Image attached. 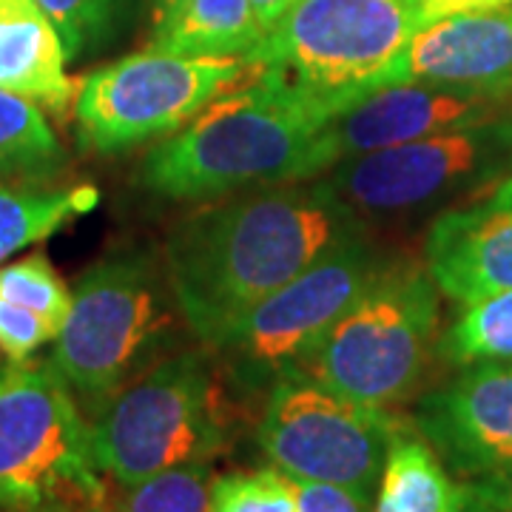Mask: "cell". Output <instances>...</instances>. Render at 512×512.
<instances>
[{
	"mask_svg": "<svg viewBox=\"0 0 512 512\" xmlns=\"http://www.w3.org/2000/svg\"><path fill=\"white\" fill-rule=\"evenodd\" d=\"M66 46L37 0H0V89L46 106L74 109L77 83L66 74Z\"/></svg>",
	"mask_w": 512,
	"mask_h": 512,
	"instance_id": "16",
	"label": "cell"
},
{
	"mask_svg": "<svg viewBox=\"0 0 512 512\" xmlns=\"http://www.w3.org/2000/svg\"><path fill=\"white\" fill-rule=\"evenodd\" d=\"M512 117V92L396 83L367 94L322 128V174L367 151Z\"/></svg>",
	"mask_w": 512,
	"mask_h": 512,
	"instance_id": "12",
	"label": "cell"
},
{
	"mask_svg": "<svg viewBox=\"0 0 512 512\" xmlns=\"http://www.w3.org/2000/svg\"><path fill=\"white\" fill-rule=\"evenodd\" d=\"M177 313L165 259L148 251L103 256L80 274L49 359L72 393L100 410L160 362Z\"/></svg>",
	"mask_w": 512,
	"mask_h": 512,
	"instance_id": "3",
	"label": "cell"
},
{
	"mask_svg": "<svg viewBox=\"0 0 512 512\" xmlns=\"http://www.w3.org/2000/svg\"><path fill=\"white\" fill-rule=\"evenodd\" d=\"M46 180H0V265L86 217L100 202V191L92 183L52 185Z\"/></svg>",
	"mask_w": 512,
	"mask_h": 512,
	"instance_id": "18",
	"label": "cell"
},
{
	"mask_svg": "<svg viewBox=\"0 0 512 512\" xmlns=\"http://www.w3.org/2000/svg\"><path fill=\"white\" fill-rule=\"evenodd\" d=\"M342 114L276 66L256 69L188 126L148 151L137 180L148 194L208 202L322 174V128Z\"/></svg>",
	"mask_w": 512,
	"mask_h": 512,
	"instance_id": "2",
	"label": "cell"
},
{
	"mask_svg": "<svg viewBox=\"0 0 512 512\" xmlns=\"http://www.w3.org/2000/svg\"><path fill=\"white\" fill-rule=\"evenodd\" d=\"M402 427L384 407L353 402L291 370L271 384L256 441L285 476L342 484L373 498Z\"/></svg>",
	"mask_w": 512,
	"mask_h": 512,
	"instance_id": "9",
	"label": "cell"
},
{
	"mask_svg": "<svg viewBox=\"0 0 512 512\" xmlns=\"http://www.w3.org/2000/svg\"><path fill=\"white\" fill-rule=\"evenodd\" d=\"M211 461L174 467L126 487L120 512H211Z\"/></svg>",
	"mask_w": 512,
	"mask_h": 512,
	"instance_id": "22",
	"label": "cell"
},
{
	"mask_svg": "<svg viewBox=\"0 0 512 512\" xmlns=\"http://www.w3.org/2000/svg\"><path fill=\"white\" fill-rule=\"evenodd\" d=\"M103 504L92 427L52 359L0 367V507L103 512Z\"/></svg>",
	"mask_w": 512,
	"mask_h": 512,
	"instance_id": "7",
	"label": "cell"
},
{
	"mask_svg": "<svg viewBox=\"0 0 512 512\" xmlns=\"http://www.w3.org/2000/svg\"><path fill=\"white\" fill-rule=\"evenodd\" d=\"M512 174V117L367 151L333 165L330 191L367 217H407Z\"/></svg>",
	"mask_w": 512,
	"mask_h": 512,
	"instance_id": "10",
	"label": "cell"
},
{
	"mask_svg": "<svg viewBox=\"0 0 512 512\" xmlns=\"http://www.w3.org/2000/svg\"><path fill=\"white\" fill-rule=\"evenodd\" d=\"M416 430L453 476L481 481L512 467V362L470 365L424 393Z\"/></svg>",
	"mask_w": 512,
	"mask_h": 512,
	"instance_id": "13",
	"label": "cell"
},
{
	"mask_svg": "<svg viewBox=\"0 0 512 512\" xmlns=\"http://www.w3.org/2000/svg\"><path fill=\"white\" fill-rule=\"evenodd\" d=\"M288 478L293 501L299 512H373V498L356 493L342 484L328 481H308V478Z\"/></svg>",
	"mask_w": 512,
	"mask_h": 512,
	"instance_id": "27",
	"label": "cell"
},
{
	"mask_svg": "<svg viewBox=\"0 0 512 512\" xmlns=\"http://www.w3.org/2000/svg\"><path fill=\"white\" fill-rule=\"evenodd\" d=\"M461 495L436 450L419 430H399L384 458L382 478L373 495V512H447Z\"/></svg>",
	"mask_w": 512,
	"mask_h": 512,
	"instance_id": "19",
	"label": "cell"
},
{
	"mask_svg": "<svg viewBox=\"0 0 512 512\" xmlns=\"http://www.w3.org/2000/svg\"><path fill=\"white\" fill-rule=\"evenodd\" d=\"M441 18L444 0H296L248 60L345 111L390 86L407 43Z\"/></svg>",
	"mask_w": 512,
	"mask_h": 512,
	"instance_id": "6",
	"label": "cell"
},
{
	"mask_svg": "<svg viewBox=\"0 0 512 512\" xmlns=\"http://www.w3.org/2000/svg\"><path fill=\"white\" fill-rule=\"evenodd\" d=\"M211 512H299V507L285 473L274 467L214 478Z\"/></svg>",
	"mask_w": 512,
	"mask_h": 512,
	"instance_id": "24",
	"label": "cell"
},
{
	"mask_svg": "<svg viewBox=\"0 0 512 512\" xmlns=\"http://www.w3.org/2000/svg\"><path fill=\"white\" fill-rule=\"evenodd\" d=\"M26 512H83V510H74V507H37V510H26Z\"/></svg>",
	"mask_w": 512,
	"mask_h": 512,
	"instance_id": "33",
	"label": "cell"
},
{
	"mask_svg": "<svg viewBox=\"0 0 512 512\" xmlns=\"http://www.w3.org/2000/svg\"><path fill=\"white\" fill-rule=\"evenodd\" d=\"M180 3H185V0H160V9H157V15H165V12L177 9Z\"/></svg>",
	"mask_w": 512,
	"mask_h": 512,
	"instance_id": "32",
	"label": "cell"
},
{
	"mask_svg": "<svg viewBox=\"0 0 512 512\" xmlns=\"http://www.w3.org/2000/svg\"><path fill=\"white\" fill-rule=\"evenodd\" d=\"M0 299H9L63 328L72 311V291L43 254L23 256L0 268Z\"/></svg>",
	"mask_w": 512,
	"mask_h": 512,
	"instance_id": "23",
	"label": "cell"
},
{
	"mask_svg": "<svg viewBox=\"0 0 512 512\" xmlns=\"http://www.w3.org/2000/svg\"><path fill=\"white\" fill-rule=\"evenodd\" d=\"M365 220L325 180H296L208 200L165 239V268L188 328L214 345L265 296L308 271Z\"/></svg>",
	"mask_w": 512,
	"mask_h": 512,
	"instance_id": "1",
	"label": "cell"
},
{
	"mask_svg": "<svg viewBox=\"0 0 512 512\" xmlns=\"http://www.w3.org/2000/svg\"><path fill=\"white\" fill-rule=\"evenodd\" d=\"M60 330L40 313L0 299V353L9 362H26L46 342H55Z\"/></svg>",
	"mask_w": 512,
	"mask_h": 512,
	"instance_id": "26",
	"label": "cell"
},
{
	"mask_svg": "<svg viewBox=\"0 0 512 512\" xmlns=\"http://www.w3.org/2000/svg\"><path fill=\"white\" fill-rule=\"evenodd\" d=\"M436 348L458 367L512 362V291L490 293L461 305L458 319L444 330Z\"/></svg>",
	"mask_w": 512,
	"mask_h": 512,
	"instance_id": "21",
	"label": "cell"
},
{
	"mask_svg": "<svg viewBox=\"0 0 512 512\" xmlns=\"http://www.w3.org/2000/svg\"><path fill=\"white\" fill-rule=\"evenodd\" d=\"M251 0H185L157 15L148 49L185 57H245L262 43Z\"/></svg>",
	"mask_w": 512,
	"mask_h": 512,
	"instance_id": "17",
	"label": "cell"
},
{
	"mask_svg": "<svg viewBox=\"0 0 512 512\" xmlns=\"http://www.w3.org/2000/svg\"><path fill=\"white\" fill-rule=\"evenodd\" d=\"M467 484H473L476 493L498 512H512V467L481 481H467Z\"/></svg>",
	"mask_w": 512,
	"mask_h": 512,
	"instance_id": "28",
	"label": "cell"
},
{
	"mask_svg": "<svg viewBox=\"0 0 512 512\" xmlns=\"http://www.w3.org/2000/svg\"><path fill=\"white\" fill-rule=\"evenodd\" d=\"M447 512H498V510L490 507V504L476 493V487H473V484H461V495H458V501Z\"/></svg>",
	"mask_w": 512,
	"mask_h": 512,
	"instance_id": "30",
	"label": "cell"
},
{
	"mask_svg": "<svg viewBox=\"0 0 512 512\" xmlns=\"http://www.w3.org/2000/svg\"><path fill=\"white\" fill-rule=\"evenodd\" d=\"M66 160L40 103L0 89V180L52 177Z\"/></svg>",
	"mask_w": 512,
	"mask_h": 512,
	"instance_id": "20",
	"label": "cell"
},
{
	"mask_svg": "<svg viewBox=\"0 0 512 512\" xmlns=\"http://www.w3.org/2000/svg\"><path fill=\"white\" fill-rule=\"evenodd\" d=\"M228 430L231 410L208 353H171L94 410V461L100 473L131 487L174 467L214 461Z\"/></svg>",
	"mask_w": 512,
	"mask_h": 512,
	"instance_id": "5",
	"label": "cell"
},
{
	"mask_svg": "<svg viewBox=\"0 0 512 512\" xmlns=\"http://www.w3.org/2000/svg\"><path fill=\"white\" fill-rule=\"evenodd\" d=\"M254 69L245 57H185L154 49L120 57L77 83V143L94 154H120L174 134Z\"/></svg>",
	"mask_w": 512,
	"mask_h": 512,
	"instance_id": "8",
	"label": "cell"
},
{
	"mask_svg": "<svg viewBox=\"0 0 512 512\" xmlns=\"http://www.w3.org/2000/svg\"><path fill=\"white\" fill-rule=\"evenodd\" d=\"M382 265V254L365 231L342 239L308 271L237 319L211 350L245 382H276L296 370L313 342L359 299Z\"/></svg>",
	"mask_w": 512,
	"mask_h": 512,
	"instance_id": "11",
	"label": "cell"
},
{
	"mask_svg": "<svg viewBox=\"0 0 512 512\" xmlns=\"http://www.w3.org/2000/svg\"><path fill=\"white\" fill-rule=\"evenodd\" d=\"M424 268L458 305L512 291V174L433 220L424 239Z\"/></svg>",
	"mask_w": 512,
	"mask_h": 512,
	"instance_id": "14",
	"label": "cell"
},
{
	"mask_svg": "<svg viewBox=\"0 0 512 512\" xmlns=\"http://www.w3.org/2000/svg\"><path fill=\"white\" fill-rule=\"evenodd\" d=\"M0 512H9V510H3V507H0Z\"/></svg>",
	"mask_w": 512,
	"mask_h": 512,
	"instance_id": "34",
	"label": "cell"
},
{
	"mask_svg": "<svg viewBox=\"0 0 512 512\" xmlns=\"http://www.w3.org/2000/svg\"><path fill=\"white\" fill-rule=\"evenodd\" d=\"M512 92V3L456 12L419 29L396 63L393 83Z\"/></svg>",
	"mask_w": 512,
	"mask_h": 512,
	"instance_id": "15",
	"label": "cell"
},
{
	"mask_svg": "<svg viewBox=\"0 0 512 512\" xmlns=\"http://www.w3.org/2000/svg\"><path fill=\"white\" fill-rule=\"evenodd\" d=\"M52 18L69 60L109 35L117 0H37Z\"/></svg>",
	"mask_w": 512,
	"mask_h": 512,
	"instance_id": "25",
	"label": "cell"
},
{
	"mask_svg": "<svg viewBox=\"0 0 512 512\" xmlns=\"http://www.w3.org/2000/svg\"><path fill=\"white\" fill-rule=\"evenodd\" d=\"M512 0H444L447 15L470 12V9H495V6H510Z\"/></svg>",
	"mask_w": 512,
	"mask_h": 512,
	"instance_id": "31",
	"label": "cell"
},
{
	"mask_svg": "<svg viewBox=\"0 0 512 512\" xmlns=\"http://www.w3.org/2000/svg\"><path fill=\"white\" fill-rule=\"evenodd\" d=\"M293 3H296V0H251L256 20H259V26H262L265 35L274 29L279 20L288 15V9H291Z\"/></svg>",
	"mask_w": 512,
	"mask_h": 512,
	"instance_id": "29",
	"label": "cell"
},
{
	"mask_svg": "<svg viewBox=\"0 0 512 512\" xmlns=\"http://www.w3.org/2000/svg\"><path fill=\"white\" fill-rule=\"evenodd\" d=\"M439 288L416 262H384L359 299L296 365L330 390L370 407L407 402L430 365Z\"/></svg>",
	"mask_w": 512,
	"mask_h": 512,
	"instance_id": "4",
	"label": "cell"
}]
</instances>
